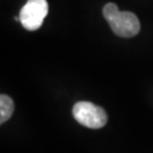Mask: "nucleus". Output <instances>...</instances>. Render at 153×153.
Returning <instances> with one entry per match:
<instances>
[{
	"label": "nucleus",
	"mask_w": 153,
	"mask_h": 153,
	"mask_svg": "<svg viewBox=\"0 0 153 153\" xmlns=\"http://www.w3.org/2000/svg\"><path fill=\"white\" fill-rule=\"evenodd\" d=\"M73 116L77 123L92 129L102 128L108 121L104 109L88 101H81L74 104Z\"/></svg>",
	"instance_id": "obj_2"
},
{
	"label": "nucleus",
	"mask_w": 153,
	"mask_h": 153,
	"mask_svg": "<svg viewBox=\"0 0 153 153\" xmlns=\"http://www.w3.org/2000/svg\"><path fill=\"white\" fill-rule=\"evenodd\" d=\"M103 17L109 23L110 28L116 35L121 38H133L141 30L137 16L131 11H119L114 2H109L102 9Z\"/></svg>",
	"instance_id": "obj_1"
},
{
	"label": "nucleus",
	"mask_w": 153,
	"mask_h": 153,
	"mask_svg": "<svg viewBox=\"0 0 153 153\" xmlns=\"http://www.w3.org/2000/svg\"><path fill=\"white\" fill-rule=\"evenodd\" d=\"M47 0H27L19 13V22L27 31H36L42 26L48 15Z\"/></svg>",
	"instance_id": "obj_3"
},
{
	"label": "nucleus",
	"mask_w": 153,
	"mask_h": 153,
	"mask_svg": "<svg viewBox=\"0 0 153 153\" xmlns=\"http://www.w3.org/2000/svg\"><path fill=\"white\" fill-rule=\"evenodd\" d=\"M15 105L14 101L6 94H1L0 97V124H4L10 119L11 115L14 112Z\"/></svg>",
	"instance_id": "obj_4"
}]
</instances>
